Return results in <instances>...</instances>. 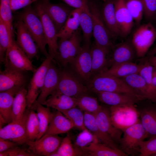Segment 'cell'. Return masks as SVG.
<instances>
[{"instance_id":"26","label":"cell","mask_w":156,"mask_h":156,"mask_svg":"<svg viewBox=\"0 0 156 156\" xmlns=\"http://www.w3.org/2000/svg\"><path fill=\"white\" fill-rule=\"evenodd\" d=\"M74 127L72 122L62 112L57 110L52 113L49 125L44 134L57 135L65 133Z\"/></svg>"},{"instance_id":"41","label":"cell","mask_w":156,"mask_h":156,"mask_svg":"<svg viewBox=\"0 0 156 156\" xmlns=\"http://www.w3.org/2000/svg\"><path fill=\"white\" fill-rule=\"evenodd\" d=\"M125 2L135 23L139 26L144 14V7L142 0H125Z\"/></svg>"},{"instance_id":"54","label":"cell","mask_w":156,"mask_h":156,"mask_svg":"<svg viewBox=\"0 0 156 156\" xmlns=\"http://www.w3.org/2000/svg\"><path fill=\"white\" fill-rule=\"evenodd\" d=\"M0 128L2 127V125L5 123H7L6 121L3 118V117L0 115Z\"/></svg>"},{"instance_id":"19","label":"cell","mask_w":156,"mask_h":156,"mask_svg":"<svg viewBox=\"0 0 156 156\" xmlns=\"http://www.w3.org/2000/svg\"><path fill=\"white\" fill-rule=\"evenodd\" d=\"M94 115L100 130L110 136L117 144H119L122 138V131L115 127L112 124L109 109L101 106Z\"/></svg>"},{"instance_id":"2","label":"cell","mask_w":156,"mask_h":156,"mask_svg":"<svg viewBox=\"0 0 156 156\" xmlns=\"http://www.w3.org/2000/svg\"><path fill=\"white\" fill-rule=\"evenodd\" d=\"M20 17L23 21L39 50L46 57L50 56L46 48L47 43L42 23L34 8L31 5L24 8Z\"/></svg>"},{"instance_id":"1","label":"cell","mask_w":156,"mask_h":156,"mask_svg":"<svg viewBox=\"0 0 156 156\" xmlns=\"http://www.w3.org/2000/svg\"><path fill=\"white\" fill-rule=\"evenodd\" d=\"M87 84L89 90L95 93L107 91L135 95L142 100L121 78L99 73L92 76Z\"/></svg>"},{"instance_id":"56","label":"cell","mask_w":156,"mask_h":156,"mask_svg":"<svg viewBox=\"0 0 156 156\" xmlns=\"http://www.w3.org/2000/svg\"><path fill=\"white\" fill-rule=\"evenodd\" d=\"M96 1H105L106 0H94Z\"/></svg>"},{"instance_id":"55","label":"cell","mask_w":156,"mask_h":156,"mask_svg":"<svg viewBox=\"0 0 156 156\" xmlns=\"http://www.w3.org/2000/svg\"><path fill=\"white\" fill-rule=\"evenodd\" d=\"M156 53V46L148 53L149 56L154 55Z\"/></svg>"},{"instance_id":"34","label":"cell","mask_w":156,"mask_h":156,"mask_svg":"<svg viewBox=\"0 0 156 156\" xmlns=\"http://www.w3.org/2000/svg\"><path fill=\"white\" fill-rule=\"evenodd\" d=\"M139 112L140 122L148 136H156V106H147Z\"/></svg>"},{"instance_id":"44","label":"cell","mask_w":156,"mask_h":156,"mask_svg":"<svg viewBox=\"0 0 156 156\" xmlns=\"http://www.w3.org/2000/svg\"><path fill=\"white\" fill-rule=\"evenodd\" d=\"M8 28L0 19V62L3 63L8 47L12 39Z\"/></svg>"},{"instance_id":"20","label":"cell","mask_w":156,"mask_h":156,"mask_svg":"<svg viewBox=\"0 0 156 156\" xmlns=\"http://www.w3.org/2000/svg\"><path fill=\"white\" fill-rule=\"evenodd\" d=\"M113 53L109 63L112 66L133 62L136 56V52L131 40H128L117 45L112 49Z\"/></svg>"},{"instance_id":"51","label":"cell","mask_w":156,"mask_h":156,"mask_svg":"<svg viewBox=\"0 0 156 156\" xmlns=\"http://www.w3.org/2000/svg\"><path fill=\"white\" fill-rule=\"evenodd\" d=\"M65 4L74 9L81 8L83 5V0H61Z\"/></svg>"},{"instance_id":"43","label":"cell","mask_w":156,"mask_h":156,"mask_svg":"<svg viewBox=\"0 0 156 156\" xmlns=\"http://www.w3.org/2000/svg\"><path fill=\"white\" fill-rule=\"evenodd\" d=\"M60 112L72 122L74 127L81 131L87 129L84 123V113L80 109L75 107Z\"/></svg>"},{"instance_id":"57","label":"cell","mask_w":156,"mask_h":156,"mask_svg":"<svg viewBox=\"0 0 156 156\" xmlns=\"http://www.w3.org/2000/svg\"><path fill=\"white\" fill-rule=\"evenodd\" d=\"M152 156H156V153L153 155Z\"/></svg>"},{"instance_id":"10","label":"cell","mask_w":156,"mask_h":156,"mask_svg":"<svg viewBox=\"0 0 156 156\" xmlns=\"http://www.w3.org/2000/svg\"><path fill=\"white\" fill-rule=\"evenodd\" d=\"M53 59L46 57L34 72L28 86L26 96L27 107L30 108L37 100L43 87L45 78L50 65Z\"/></svg>"},{"instance_id":"46","label":"cell","mask_w":156,"mask_h":156,"mask_svg":"<svg viewBox=\"0 0 156 156\" xmlns=\"http://www.w3.org/2000/svg\"><path fill=\"white\" fill-rule=\"evenodd\" d=\"M156 153V136L153 137L147 141L142 142L140 145V156H152Z\"/></svg>"},{"instance_id":"6","label":"cell","mask_w":156,"mask_h":156,"mask_svg":"<svg viewBox=\"0 0 156 156\" xmlns=\"http://www.w3.org/2000/svg\"><path fill=\"white\" fill-rule=\"evenodd\" d=\"M123 135L120 141V149L127 155L139 153L140 145L148 135L140 121L123 131Z\"/></svg>"},{"instance_id":"39","label":"cell","mask_w":156,"mask_h":156,"mask_svg":"<svg viewBox=\"0 0 156 156\" xmlns=\"http://www.w3.org/2000/svg\"><path fill=\"white\" fill-rule=\"evenodd\" d=\"M77 106L84 112L95 114L100 108L97 99L85 94L75 97Z\"/></svg>"},{"instance_id":"21","label":"cell","mask_w":156,"mask_h":156,"mask_svg":"<svg viewBox=\"0 0 156 156\" xmlns=\"http://www.w3.org/2000/svg\"><path fill=\"white\" fill-rule=\"evenodd\" d=\"M114 1L115 0H106L100 7L103 21L113 39L121 37L116 18Z\"/></svg>"},{"instance_id":"24","label":"cell","mask_w":156,"mask_h":156,"mask_svg":"<svg viewBox=\"0 0 156 156\" xmlns=\"http://www.w3.org/2000/svg\"><path fill=\"white\" fill-rule=\"evenodd\" d=\"M61 111L76 107L75 97H71L55 90L42 104Z\"/></svg>"},{"instance_id":"11","label":"cell","mask_w":156,"mask_h":156,"mask_svg":"<svg viewBox=\"0 0 156 156\" xmlns=\"http://www.w3.org/2000/svg\"><path fill=\"white\" fill-rule=\"evenodd\" d=\"M92 44L83 43L81 50L71 62L73 72L87 83L92 77Z\"/></svg>"},{"instance_id":"15","label":"cell","mask_w":156,"mask_h":156,"mask_svg":"<svg viewBox=\"0 0 156 156\" xmlns=\"http://www.w3.org/2000/svg\"><path fill=\"white\" fill-rule=\"evenodd\" d=\"M40 2L54 23L57 33L74 9L65 3H51L50 0H40Z\"/></svg>"},{"instance_id":"47","label":"cell","mask_w":156,"mask_h":156,"mask_svg":"<svg viewBox=\"0 0 156 156\" xmlns=\"http://www.w3.org/2000/svg\"><path fill=\"white\" fill-rule=\"evenodd\" d=\"M144 15L150 22L156 19V0H142Z\"/></svg>"},{"instance_id":"58","label":"cell","mask_w":156,"mask_h":156,"mask_svg":"<svg viewBox=\"0 0 156 156\" xmlns=\"http://www.w3.org/2000/svg\"><path fill=\"white\" fill-rule=\"evenodd\" d=\"M156 53H155V54H156Z\"/></svg>"},{"instance_id":"16","label":"cell","mask_w":156,"mask_h":156,"mask_svg":"<svg viewBox=\"0 0 156 156\" xmlns=\"http://www.w3.org/2000/svg\"><path fill=\"white\" fill-rule=\"evenodd\" d=\"M15 27L16 44L30 60L36 57L38 47L21 18L17 21Z\"/></svg>"},{"instance_id":"25","label":"cell","mask_w":156,"mask_h":156,"mask_svg":"<svg viewBox=\"0 0 156 156\" xmlns=\"http://www.w3.org/2000/svg\"><path fill=\"white\" fill-rule=\"evenodd\" d=\"M84 116L86 127L97 138L99 141L114 149H120L117 144L110 136L99 129L94 114L84 112Z\"/></svg>"},{"instance_id":"37","label":"cell","mask_w":156,"mask_h":156,"mask_svg":"<svg viewBox=\"0 0 156 156\" xmlns=\"http://www.w3.org/2000/svg\"><path fill=\"white\" fill-rule=\"evenodd\" d=\"M83 156L81 151L73 146L68 133L62 139L57 149L49 156Z\"/></svg>"},{"instance_id":"36","label":"cell","mask_w":156,"mask_h":156,"mask_svg":"<svg viewBox=\"0 0 156 156\" xmlns=\"http://www.w3.org/2000/svg\"><path fill=\"white\" fill-rule=\"evenodd\" d=\"M36 109L39 122V131L36 140L40 138L45 133L49 125L52 113L50 107H45L43 105L35 102L31 107Z\"/></svg>"},{"instance_id":"18","label":"cell","mask_w":156,"mask_h":156,"mask_svg":"<svg viewBox=\"0 0 156 156\" xmlns=\"http://www.w3.org/2000/svg\"><path fill=\"white\" fill-rule=\"evenodd\" d=\"M114 8L116 21L121 37L126 38L134 25V20L126 6L125 0H115Z\"/></svg>"},{"instance_id":"13","label":"cell","mask_w":156,"mask_h":156,"mask_svg":"<svg viewBox=\"0 0 156 156\" xmlns=\"http://www.w3.org/2000/svg\"><path fill=\"white\" fill-rule=\"evenodd\" d=\"M27 111L20 120L12 122L0 129V138L11 140L18 145L26 144L29 140L26 130V122Z\"/></svg>"},{"instance_id":"31","label":"cell","mask_w":156,"mask_h":156,"mask_svg":"<svg viewBox=\"0 0 156 156\" xmlns=\"http://www.w3.org/2000/svg\"><path fill=\"white\" fill-rule=\"evenodd\" d=\"M21 88L14 87L0 92V115L5 120L7 123L12 122L11 114L14 97Z\"/></svg>"},{"instance_id":"3","label":"cell","mask_w":156,"mask_h":156,"mask_svg":"<svg viewBox=\"0 0 156 156\" xmlns=\"http://www.w3.org/2000/svg\"><path fill=\"white\" fill-rule=\"evenodd\" d=\"M92 22L93 36L95 42L109 53L114 44L113 39L107 29L102 18L100 7L98 1L88 0Z\"/></svg>"},{"instance_id":"8","label":"cell","mask_w":156,"mask_h":156,"mask_svg":"<svg viewBox=\"0 0 156 156\" xmlns=\"http://www.w3.org/2000/svg\"><path fill=\"white\" fill-rule=\"evenodd\" d=\"M109 110L112 124L122 131L140 121L139 112L134 105L111 106Z\"/></svg>"},{"instance_id":"5","label":"cell","mask_w":156,"mask_h":156,"mask_svg":"<svg viewBox=\"0 0 156 156\" xmlns=\"http://www.w3.org/2000/svg\"><path fill=\"white\" fill-rule=\"evenodd\" d=\"M81 31L79 28L69 38L58 43L57 53L55 60L62 66L66 67L70 64L81 50Z\"/></svg>"},{"instance_id":"32","label":"cell","mask_w":156,"mask_h":156,"mask_svg":"<svg viewBox=\"0 0 156 156\" xmlns=\"http://www.w3.org/2000/svg\"><path fill=\"white\" fill-rule=\"evenodd\" d=\"M142 64H138L133 62L121 63L111 66L100 74L122 78L138 73Z\"/></svg>"},{"instance_id":"42","label":"cell","mask_w":156,"mask_h":156,"mask_svg":"<svg viewBox=\"0 0 156 156\" xmlns=\"http://www.w3.org/2000/svg\"><path fill=\"white\" fill-rule=\"evenodd\" d=\"M10 0H0V19L7 26L11 37L14 38L13 16Z\"/></svg>"},{"instance_id":"22","label":"cell","mask_w":156,"mask_h":156,"mask_svg":"<svg viewBox=\"0 0 156 156\" xmlns=\"http://www.w3.org/2000/svg\"><path fill=\"white\" fill-rule=\"evenodd\" d=\"M52 61L46 75L42 90L35 101L42 104L47 97L56 90L58 85L59 71Z\"/></svg>"},{"instance_id":"52","label":"cell","mask_w":156,"mask_h":156,"mask_svg":"<svg viewBox=\"0 0 156 156\" xmlns=\"http://www.w3.org/2000/svg\"><path fill=\"white\" fill-rule=\"evenodd\" d=\"M148 59L153 67L156 68V53L154 55L149 56Z\"/></svg>"},{"instance_id":"49","label":"cell","mask_w":156,"mask_h":156,"mask_svg":"<svg viewBox=\"0 0 156 156\" xmlns=\"http://www.w3.org/2000/svg\"><path fill=\"white\" fill-rule=\"evenodd\" d=\"M18 144L12 141L0 138V152L7 150Z\"/></svg>"},{"instance_id":"27","label":"cell","mask_w":156,"mask_h":156,"mask_svg":"<svg viewBox=\"0 0 156 156\" xmlns=\"http://www.w3.org/2000/svg\"><path fill=\"white\" fill-rule=\"evenodd\" d=\"M83 156H125L127 154L120 149L113 148L103 143L93 142L89 145L79 148Z\"/></svg>"},{"instance_id":"29","label":"cell","mask_w":156,"mask_h":156,"mask_svg":"<svg viewBox=\"0 0 156 156\" xmlns=\"http://www.w3.org/2000/svg\"><path fill=\"white\" fill-rule=\"evenodd\" d=\"M109 53L94 42L92 46V76L100 73L108 68L109 60L107 56Z\"/></svg>"},{"instance_id":"38","label":"cell","mask_w":156,"mask_h":156,"mask_svg":"<svg viewBox=\"0 0 156 156\" xmlns=\"http://www.w3.org/2000/svg\"><path fill=\"white\" fill-rule=\"evenodd\" d=\"M27 111L26 122V128L29 140L34 141L39 131V122L37 113L31 107Z\"/></svg>"},{"instance_id":"12","label":"cell","mask_w":156,"mask_h":156,"mask_svg":"<svg viewBox=\"0 0 156 156\" xmlns=\"http://www.w3.org/2000/svg\"><path fill=\"white\" fill-rule=\"evenodd\" d=\"M3 63L23 71L34 72L36 69L31 60L17 45L14 38L8 47Z\"/></svg>"},{"instance_id":"28","label":"cell","mask_w":156,"mask_h":156,"mask_svg":"<svg viewBox=\"0 0 156 156\" xmlns=\"http://www.w3.org/2000/svg\"><path fill=\"white\" fill-rule=\"evenodd\" d=\"M80 26L82 32L83 43L91 44L93 35L92 15L88 0H83V5L79 16Z\"/></svg>"},{"instance_id":"35","label":"cell","mask_w":156,"mask_h":156,"mask_svg":"<svg viewBox=\"0 0 156 156\" xmlns=\"http://www.w3.org/2000/svg\"><path fill=\"white\" fill-rule=\"evenodd\" d=\"M27 90L25 86L20 88L15 96L13 104L11 117L12 122H17L23 117L27 107Z\"/></svg>"},{"instance_id":"23","label":"cell","mask_w":156,"mask_h":156,"mask_svg":"<svg viewBox=\"0 0 156 156\" xmlns=\"http://www.w3.org/2000/svg\"><path fill=\"white\" fill-rule=\"evenodd\" d=\"M99 100L111 106L133 104L142 101L136 96L130 94L101 91L96 92Z\"/></svg>"},{"instance_id":"33","label":"cell","mask_w":156,"mask_h":156,"mask_svg":"<svg viewBox=\"0 0 156 156\" xmlns=\"http://www.w3.org/2000/svg\"><path fill=\"white\" fill-rule=\"evenodd\" d=\"M81 8L74 9L70 13L65 24L57 34L60 41L69 38L79 28V16Z\"/></svg>"},{"instance_id":"50","label":"cell","mask_w":156,"mask_h":156,"mask_svg":"<svg viewBox=\"0 0 156 156\" xmlns=\"http://www.w3.org/2000/svg\"><path fill=\"white\" fill-rule=\"evenodd\" d=\"M21 149L20 148L16 146L5 151L0 152V156H18Z\"/></svg>"},{"instance_id":"45","label":"cell","mask_w":156,"mask_h":156,"mask_svg":"<svg viewBox=\"0 0 156 156\" xmlns=\"http://www.w3.org/2000/svg\"><path fill=\"white\" fill-rule=\"evenodd\" d=\"M77 137L75 145L78 148L89 145L93 142H99L97 138L87 129L82 131Z\"/></svg>"},{"instance_id":"40","label":"cell","mask_w":156,"mask_h":156,"mask_svg":"<svg viewBox=\"0 0 156 156\" xmlns=\"http://www.w3.org/2000/svg\"><path fill=\"white\" fill-rule=\"evenodd\" d=\"M153 67L148 59L142 64L139 74L145 80L150 91L151 101L156 103V86L153 84L152 79V74Z\"/></svg>"},{"instance_id":"48","label":"cell","mask_w":156,"mask_h":156,"mask_svg":"<svg viewBox=\"0 0 156 156\" xmlns=\"http://www.w3.org/2000/svg\"><path fill=\"white\" fill-rule=\"evenodd\" d=\"M12 12L24 8L38 0H10Z\"/></svg>"},{"instance_id":"14","label":"cell","mask_w":156,"mask_h":156,"mask_svg":"<svg viewBox=\"0 0 156 156\" xmlns=\"http://www.w3.org/2000/svg\"><path fill=\"white\" fill-rule=\"evenodd\" d=\"M62 140L57 135L44 134L38 139L28 141L26 144L37 156H49L57 149Z\"/></svg>"},{"instance_id":"7","label":"cell","mask_w":156,"mask_h":156,"mask_svg":"<svg viewBox=\"0 0 156 156\" xmlns=\"http://www.w3.org/2000/svg\"><path fill=\"white\" fill-rule=\"evenodd\" d=\"M156 39V29L151 22L138 26L131 40L137 56L144 57Z\"/></svg>"},{"instance_id":"17","label":"cell","mask_w":156,"mask_h":156,"mask_svg":"<svg viewBox=\"0 0 156 156\" xmlns=\"http://www.w3.org/2000/svg\"><path fill=\"white\" fill-rule=\"evenodd\" d=\"M5 69L0 71V92L14 87L21 88L25 86L26 79L24 71L5 64Z\"/></svg>"},{"instance_id":"9","label":"cell","mask_w":156,"mask_h":156,"mask_svg":"<svg viewBox=\"0 0 156 156\" xmlns=\"http://www.w3.org/2000/svg\"><path fill=\"white\" fill-rule=\"evenodd\" d=\"M35 9L41 20L44 35L49 47V54L53 60L57 53L58 43L57 31L55 25L40 1L35 5Z\"/></svg>"},{"instance_id":"4","label":"cell","mask_w":156,"mask_h":156,"mask_svg":"<svg viewBox=\"0 0 156 156\" xmlns=\"http://www.w3.org/2000/svg\"><path fill=\"white\" fill-rule=\"evenodd\" d=\"M55 90L73 97L88 94L90 91L73 72L67 68L60 70L58 83Z\"/></svg>"},{"instance_id":"30","label":"cell","mask_w":156,"mask_h":156,"mask_svg":"<svg viewBox=\"0 0 156 156\" xmlns=\"http://www.w3.org/2000/svg\"><path fill=\"white\" fill-rule=\"evenodd\" d=\"M142 99L151 101L152 96L145 80L139 73L121 78Z\"/></svg>"},{"instance_id":"53","label":"cell","mask_w":156,"mask_h":156,"mask_svg":"<svg viewBox=\"0 0 156 156\" xmlns=\"http://www.w3.org/2000/svg\"><path fill=\"white\" fill-rule=\"evenodd\" d=\"M152 79L153 84L156 86V68L154 67L152 72Z\"/></svg>"}]
</instances>
